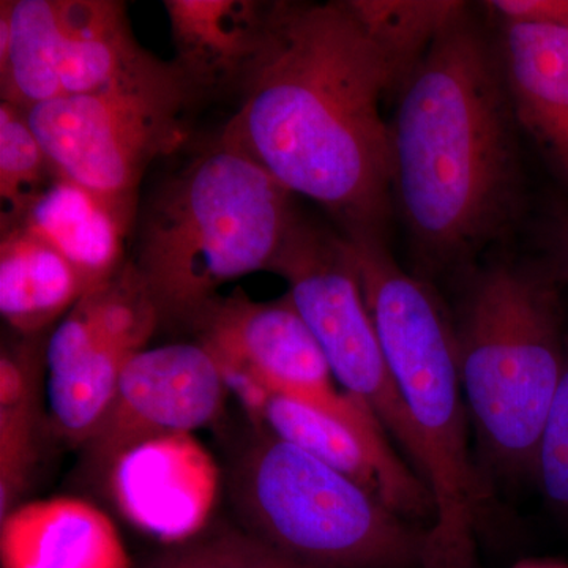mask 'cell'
I'll return each mask as SVG.
<instances>
[{
	"label": "cell",
	"instance_id": "cell-20",
	"mask_svg": "<svg viewBox=\"0 0 568 568\" xmlns=\"http://www.w3.org/2000/svg\"><path fill=\"white\" fill-rule=\"evenodd\" d=\"M55 175L58 171L33 132L26 111L10 103H0L2 223L14 219Z\"/></svg>",
	"mask_w": 568,
	"mask_h": 568
},
{
	"label": "cell",
	"instance_id": "cell-23",
	"mask_svg": "<svg viewBox=\"0 0 568 568\" xmlns=\"http://www.w3.org/2000/svg\"><path fill=\"white\" fill-rule=\"evenodd\" d=\"M536 469L549 499L568 506V336L562 375L538 444Z\"/></svg>",
	"mask_w": 568,
	"mask_h": 568
},
{
	"label": "cell",
	"instance_id": "cell-8",
	"mask_svg": "<svg viewBox=\"0 0 568 568\" xmlns=\"http://www.w3.org/2000/svg\"><path fill=\"white\" fill-rule=\"evenodd\" d=\"M267 272L290 286L287 297L315 335L335 379L375 414L420 477V444L388 373L345 235L298 216Z\"/></svg>",
	"mask_w": 568,
	"mask_h": 568
},
{
	"label": "cell",
	"instance_id": "cell-15",
	"mask_svg": "<svg viewBox=\"0 0 568 568\" xmlns=\"http://www.w3.org/2000/svg\"><path fill=\"white\" fill-rule=\"evenodd\" d=\"M495 20L500 69L523 138L568 190V26Z\"/></svg>",
	"mask_w": 568,
	"mask_h": 568
},
{
	"label": "cell",
	"instance_id": "cell-19",
	"mask_svg": "<svg viewBox=\"0 0 568 568\" xmlns=\"http://www.w3.org/2000/svg\"><path fill=\"white\" fill-rule=\"evenodd\" d=\"M88 293V284L54 246L22 224L2 226L0 313L18 335H41Z\"/></svg>",
	"mask_w": 568,
	"mask_h": 568
},
{
	"label": "cell",
	"instance_id": "cell-7",
	"mask_svg": "<svg viewBox=\"0 0 568 568\" xmlns=\"http://www.w3.org/2000/svg\"><path fill=\"white\" fill-rule=\"evenodd\" d=\"M204 97L174 62L155 61L102 91L26 111L58 174L138 207L149 168L181 151Z\"/></svg>",
	"mask_w": 568,
	"mask_h": 568
},
{
	"label": "cell",
	"instance_id": "cell-24",
	"mask_svg": "<svg viewBox=\"0 0 568 568\" xmlns=\"http://www.w3.org/2000/svg\"><path fill=\"white\" fill-rule=\"evenodd\" d=\"M545 271L558 283L568 284V203L558 200L549 204L537 231Z\"/></svg>",
	"mask_w": 568,
	"mask_h": 568
},
{
	"label": "cell",
	"instance_id": "cell-6",
	"mask_svg": "<svg viewBox=\"0 0 568 568\" xmlns=\"http://www.w3.org/2000/svg\"><path fill=\"white\" fill-rule=\"evenodd\" d=\"M250 536L308 568H424L417 532L353 478L257 429L231 476Z\"/></svg>",
	"mask_w": 568,
	"mask_h": 568
},
{
	"label": "cell",
	"instance_id": "cell-12",
	"mask_svg": "<svg viewBox=\"0 0 568 568\" xmlns=\"http://www.w3.org/2000/svg\"><path fill=\"white\" fill-rule=\"evenodd\" d=\"M227 392L222 369L196 342L141 351L123 369L106 414L82 446L85 466L108 477L138 444L213 424Z\"/></svg>",
	"mask_w": 568,
	"mask_h": 568
},
{
	"label": "cell",
	"instance_id": "cell-14",
	"mask_svg": "<svg viewBox=\"0 0 568 568\" xmlns=\"http://www.w3.org/2000/svg\"><path fill=\"white\" fill-rule=\"evenodd\" d=\"M115 506L163 544L201 536L220 489V470L193 433L155 437L122 455L106 477Z\"/></svg>",
	"mask_w": 568,
	"mask_h": 568
},
{
	"label": "cell",
	"instance_id": "cell-16",
	"mask_svg": "<svg viewBox=\"0 0 568 568\" xmlns=\"http://www.w3.org/2000/svg\"><path fill=\"white\" fill-rule=\"evenodd\" d=\"M138 207L115 203L58 174L7 224H22L59 253L82 276L89 291L125 265L126 239Z\"/></svg>",
	"mask_w": 568,
	"mask_h": 568
},
{
	"label": "cell",
	"instance_id": "cell-22",
	"mask_svg": "<svg viewBox=\"0 0 568 568\" xmlns=\"http://www.w3.org/2000/svg\"><path fill=\"white\" fill-rule=\"evenodd\" d=\"M153 568H308L250 534L222 530L197 536L163 556Z\"/></svg>",
	"mask_w": 568,
	"mask_h": 568
},
{
	"label": "cell",
	"instance_id": "cell-4",
	"mask_svg": "<svg viewBox=\"0 0 568 568\" xmlns=\"http://www.w3.org/2000/svg\"><path fill=\"white\" fill-rule=\"evenodd\" d=\"M349 245L388 373L420 444V478L435 500L424 568H476L481 488L467 448L455 325L424 276L399 267L387 244Z\"/></svg>",
	"mask_w": 568,
	"mask_h": 568
},
{
	"label": "cell",
	"instance_id": "cell-13",
	"mask_svg": "<svg viewBox=\"0 0 568 568\" xmlns=\"http://www.w3.org/2000/svg\"><path fill=\"white\" fill-rule=\"evenodd\" d=\"M254 425L302 448L353 478L403 518H432L436 508L424 480L388 447L386 437L358 432L315 406L290 398L250 379L224 376Z\"/></svg>",
	"mask_w": 568,
	"mask_h": 568
},
{
	"label": "cell",
	"instance_id": "cell-3",
	"mask_svg": "<svg viewBox=\"0 0 568 568\" xmlns=\"http://www.w3.org/2000/svg\"><path fill=\"white\" fill-rule=\"evenodd\" d=\"M293 193L216 138L164 178L138 222V268L162 323L190 325L227 282L268 271Z\"/></svg>",
	"mask_w": 568,
	"mask_h": 568
},
{
	"label": "cell",
	"instance_id": "cell-11",
	"mask_svg": "<svg viewBox=\"0 0 568 568\" xmlns=\"http://www.w3.org/2000/svg\"><path fill=\"white\" fill-rule=\"evenodd\" d=\"M223 376L250 377L276 394L315 406L373 437H387L372 410L336 390L334 373L287 297L256 302L237 290L215 297L189 325Z\"/></svg>",
	"mask_w": 568,
	"mask_h": 568
},
{
	"label": "cell",
	"instance_id": "cell-25",
	"mask_svg": "<svg viewBox=\"0 0 568 568\" xmlns=\"http://www.w3.org/2000/svg\"><path fill=\"white\" fill-rule=\"evenodd\" d=\"M514 568H568L566 564L558 560H526Z\"/></svg>",
	"mask_w": 568,
	"mask_h": 568
},
{
	"label": "cell",
	"instance_id": "cell-18",
	"mask_svg": "<svg viewBox=\"0 0 568 568\" xmlns=\"http://www.w3.org/2000/svg\"><path fill=\"white\" fill-rule=\"evenodd\" d=\"M271 2L166 0L174 63L203 95L237 92L263 40Z\"/></svg>",
	"mask_w": 568,
	"mask_h": 568
},
{
	"label": "cell",
	"instance_id": "cell-10",
	"mask_svg": "<svg viewBox=\"0 0 568 568\" xmlns=\"http://www.w3.org/2000/svg\"><path fill=\"white\" fill-rule=\"evenodd\" d=\"M159 310L133 261L89 291L48 339L51 425L69 446H84L108 407L123 369L145 349Z\"/></svg>",
	"mask_w": 568,
	"mask_h": 568
},
{
	"label": "cell",
	"instance_id": "cell-1",
	"mask_svg": "<svg viewBox=\"0 0 568 568\" xmlns=\"http://www.w3.org/2000/svg\"><path fill=\"white\" fill-rule=\"evenodd\" d=\"M458 2H271L222 141L351 242L387 244L394 219L384 115Z\"/></svg>",
	"mask_w": 568,
	"mask_h": 568
},
{
	"label": "cell",
	"instance_id": "cell-9",
	"mask_svg": "<svg viewBox=\"0 0 568 568\" xmlns=\"http://www.w3.org/2000/svg\"><path fill=\"white\" fill-rule=\"evenodd\" d=\"M155 59L119 0L0 2V95L21 110L102 91Z\"/></svg>",
	"mask_w": 568,
	"mask_h": 568
},
{
	"label": "cell",
	"instance_id": "cell-21",
	"mask_svg": "<svg viewBox=\"0 0 568 568\" xmlns=\"http://www.w3.org/2000/svg\"><path fill=\"white\" fill-rule=\"evenodd\" d=\"M39 386L11 406H0V519L28 489L37 463Z\"/></svg>",
	"mask_w": 568,
	"mask_h": 568
},
{
	"label": "cell",
	"instance_id": "cell-17",
	"mask_svg": "<svg viewBox=\"0 0 568 568\" xmlns=\"http://www.w3.org/2000/svg\"><path fill=\"white\" fill-rule=\"evenodd\" d=\"M2 568H130L112 519L77 497L14 507L0 519Z\"/></svg>",
	"mask_w": 568,
	"mask_h": 568
},
{
	"label": "cell",
	"instance_id": "cell-2",
	"mask_svg": "<svg viewBox=\"0 0 568 568\" xmlns=\"http://www.w3.org/2000/svg\"><path fill=\"white\" fill-rule=\"evenodd\" d=\"M388 129L394 209L422 274H465L526 211L523 133L496 40L466 3L396 92Z\"/></svg>",
	"mask_w": 568,
	"mask_h": 568
},
{
	"label": "cell",
	"instance_id": "cell-5",
	"mask_svg": "<svg viewBox=\"0 0 568 568\" xmlns=\"http://www.w3.org/2000/svg\"><path fill=\"white\" fill-rule=\"evenodd\" d=\"M463 275L455 334L466 405L500 465L536 467L566 357L558 282L540 263L503 257Z\"/></svg>",
	"mask_w": 568,
	"mask_h": 568
}]
</instances>
